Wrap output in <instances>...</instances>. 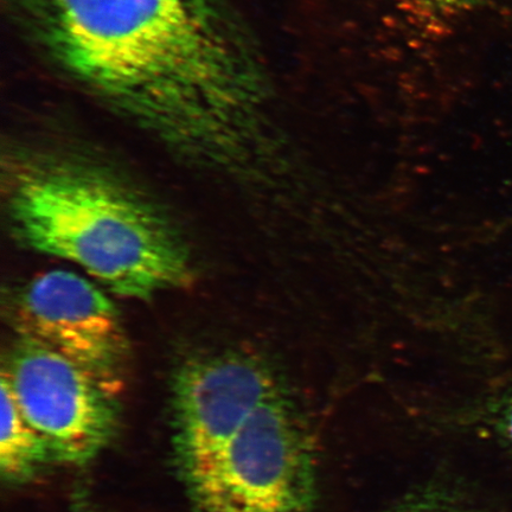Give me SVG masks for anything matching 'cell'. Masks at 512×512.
<instances>
[{"instance_id":"obj_1","label":"cell","mask_w":512,"mask_h":512,"mask_svg":"<svg viewBox=\"0 0 512 512\" xmlns=\"http://www.w3.org/2000/svg\"><path fill=\"white\" fill-rule=\"evenodd\" d=\"M70 79L192 168L248 175L275 152V91L223 0H18Z\"/></svg>"},{"instance_id":"obj_2","label":"cell","mask_w":512,"mask_h":512,"mask_svg":"<svg viewBox=\"0 0 512 512\" xmlns=\"http://www.w3.org/2000/svg\"><path fill=\"white\" fill-rule=\"evenodd\" d=\"M4 204L23 246L72 262L119 297L149 300L190 285L191 254L178 224L98 160L18 152L4 171Z\"/></svg>"},{"instance_id":"obj_3","label":"cell","mask_w":512,"mask_h":512,"mask_svg":"<svg viewBox=\"0 0 512 512\" xmlns=\"http://www.w3.org/2000/svg\"><path fill=\"white\" fill-rule=\"evenodd\" d=\"M315 477L310 435L283 390L188 492L194 512H311Z\"/></svg>"},{"instance_id":"obj_4","label":"cell","mask_w":512,"mask_h":512,"mask_svg":"<svg viewBox=\"0 0 512 512\" xmlns=\"http://www.w3.org/2000/svg\"><path fill=\"white\" fill-rule=\"evenodd\" d=\"M283 390L274 370L246 351H203L179 364L172 380L174 445L188 489L208 475L251 416Z\"/></svg>"},{"instance_id":"obj_5","label":"cell","mask_w":512,"mask_h":512,"mask_svg":"<svg viewBox=\"0 0 512 512\" xmlns=\"http://www.w3.org/2000/svg\"><path fill=\"white\" fill-rule=\"evenodd\" d=\"M2 374L25 418L56 458L86 463L111 439L117 419L115 388L91 370L19 337Z\"/></svg>"},{"instance_id":"obj_6","label":"cell","mask_w":512,"mask_h":512,"mask_svg":"<svg viewBox=\"0 0 512 512\" xmlns=\"http://www.w3.org/2000/svg\"><path fill=\"white\" fill-rule=\"evenodd\" d=\"M12 322L31 339L117 389L127 341L117 307L93 280L68 270L36 275L15 294Z\"/></svg>"},{"instance_id":"obj_7","label":"cell","mask_w":512,"mask_h":512,"mask_svg":"<svg viewBox=\"0 0 512 512\" xmlns=\"http://www.w3.org/2000/svg\"><path fill=\"white\" fill-rule=\"evenodd\" d=\"M0 392V470L9 480H22L30 477L53 454L46 441L25 418L3 374Z\"/></svg>"},{"instance_id":"obj_8","label":"cell","mask_w":512,"mask_h":512,"mask_svg":"<svg viewBox=\"0 0 512 512\" xmlns=\"http://www.w3.org/2000/svg\"><path fill=\"white\" fill-rule=\"evenodd\" d=\"M390 512H469L462 499L448 489L428 488L411 496Z\"/></svg>"},{"instance_id":"obj_9","label":"cell","mask_w":512,"mask_h":512,"mask_svg":"<svg viewBox=\"0 0 512 512\" xmlns=\"http://www.w3.org/2000/svg\"><path fill=\"white\" fill-rule=\"evenodd\" d=\"M412 14L432 19L450 21L470 14L483 0H399Z\"/></svg>"},{"instance_id":"obj_10","label":"cell","mask_w":512,"mask_h":512,"mask_svg":"<svg viewBox=\"0 0 512 512\" xmlns=\"http://www.w3.org/2000/svg\"><path fill=\"white\" fill-rule=\"evenodd\" d=\"M488 419L491 430L512 453V392L489 408Z\"/></svg>"},{"instance_id":"obj_11","label":"cell","mask_w":512,"mask_h":512,"mask_svg":"<svg viewBox=\"0 0 512 512\" xmlns=\"http://www.w3.org/2000/svg\"><path fill=\"white\" fill-rule=\"evenodd\" d=\"M73 512H86V511H80V510H76V511H73Z\"/></svg>"}]
</instances>
